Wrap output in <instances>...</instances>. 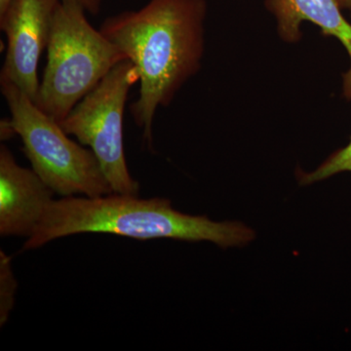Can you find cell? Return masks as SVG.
Masks as SVG:
<instances>
[{"label":"cell","mask_w":351,"mask_h":351,"mask_svg":"<svg viewBox=\"0 0 351 351\" xmlns=\"http://www.w3.org/2000/svg\"><path fill=\"white\" fill-rule=\"evenodd\" d=\"M10 123L22 138L32 170L55 193L99 197L113 193L91 149L69 138L59 122L43 112L20 88L0 82Z\"/></svg>","instance_id":"4"},{"label":"cell","mask_w":351,"mask_h":351,"mask_svg":"<svg viewBox=\"0 0 351 351\" xmlns=\"http://www.w3.org/2000/svg\"><path fill=\"white\" fill-rule=\"evenodd\" d=\"M52 191L34 170L22 167L0 147V235L31 237L54 201Z\"/></svg>","instance_id":"7"},{"label":"cell","mask_w":351,"mask_h":351,"mask_svg":"<svg viewBox=\"0 0 351 351\" xmlns=\"http://www.w3.org/2000/svg\"><path fill=\"white\" fill-rule=\"evenodd\" d=\"M17 281L12 269L11 258L0 251V324L3 326L10 316L15 302Z\"/></svg>","instance_id":"10"},{"label":"cell","mask_w":351,"mask_h":351,"mask_svg":"<svg viewBox=\"0 0 351 351\" xmlns=\"http://www.w3.org/2000/svg\"><path fill=\"white\" fill-rule=\"evenodd\" d=\"M59 1L10 0L0 13V29L8 41L0 82L16 85L34 103L40 85L39 58L47 48L53 15Z\"/></svg>","instance_id":"6"},{"label":"cell","mask_w":351,"mask_h":351,"mask_svg":"<svg viewBox=\"0 0 351 351\" xmlns=\"http://www.w3.org/2000/svg\"><path fill=\"white\" fill-rule=\"evenodd\" d=\"M343 172H351V138L346 147L332 154L313 172L306 173L298 170L297 179L300 184L307 186Z\"/></svg>","instance_id":"9"},{"label":"cell","mask_w":351,"mask_h":351,"mask_svg":"<svg viewBox=\"0 0 351 351\" xmlns=\"http://www.w3.org/2000/svg\"><path fill=\"white\" fill-rule=\"evenodd\" d=\"M338 2L341 9H348L351 11V0H338Z\"/></svg>","instance_id":"12"},{"label":"cell","mask_w":351,"mask_h":351,"mask_svg":"<svg viewBox=\"0 0 351 351\" xmlns=\"http://www.w3.org/2000/svg\"><path fill=\"white\" fill-rule=\"evenodd\" d=\"M138 80L133 63L120 62L59 122L68 135L90 147L113 193L119 195H138L140 191L129 172L123 144L124 108L129 90Z\"/></svg>","instance_id":"5"},{"label":"cell","mask_w":351,"mask_h":351,"mask_svg":"<svg viewBox=\"0 0 351 351\" xmlns=\"http://www.w3.org/2000/svg\"><path fill=\"white\" fill-rule=\"evenodd\" d=\"M82 233H105L138 240L173 239L241 247L255 239L252 228L239 221H214L184 214L166 198L110 195L69 196L54 200L24 250L40 248L53 240Z\"/></svg>","instance_id":"2"},{"label":"cell","mask_w":351,"mask_h":351,"mask_svg":"<svg viewBox=\"0 0 351 351\" xmlns=\"http://www.w3.org/2000/svg\"><path fill=\"white\" fill-rule=\"evenodd\" d=\"M206 14V0H149L101 25V34L137 69L140 96L130 110L151 151L157 108L168 107L200 69Z\"/></svg>","instance_id":"1"},{"label":"cell","mask_w":351,"mask_h":351,"mask_svg":"<svg viewBox=\"0 0 351 351\" xmlns=\"http://www.w3.org/2000/svg\"><path fill=\"white\" fill-rule=\"evenodd\" d=\"M9 1L10 0H0V13L3 12L4 9L8 5Z\"/></svg>","instance_id":"13"},{"label":"cell","mask_w":351,"mask_h":351,"mask_svg":"<svg viewBox=\"0 0 351 351\" xmlns=\"http://www.w3.org/2000/svg\"><path fill=\"white\" fill-rule=\"evenodd\" d=\"M277 22V32L285 43L301 40V24L318 25L324 36H334L343 44L350 66L343 75V95L351 101V24L343 17L338 0H265Z\"/></svg>","instance_id":"8"},{"label":"cell","mask_w":351,"mask_h":351,"mask_svg":"<svg viewBox=\"0 0 351 351\" xmlns=\"http://www.w3.org/2000/svg\"><path fill=\"white\" fill-rule=\"evenodd\" d=\"M84 8L60 0L53 15L47 64L36 105L58 122L91 92L120 62L122 51L86 19Z\"/></svg>","instance_id":"3"},{"label":"cell","mask_w":351,"mask_h":351,"mask_svg":"<svg viewBox=\"0 0 351 351\" xmlns=\"http://www.w3.org/2000/svg\"><path fill=\"white\" fill-rule=\"evenodd\" d=\"M71 1L77 2L87 12L93 15L100 12L101 0H71Z\"/></svg>","instance_id":"11"}]
</instances>
